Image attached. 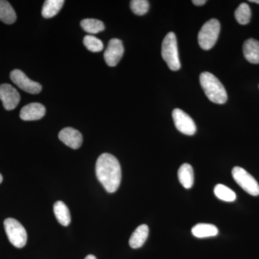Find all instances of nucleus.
Wrapping results in <instances>:
<instances>
[{
    "instance_id": "obj_1",
    "label": "nucleus",
    "mask_w": 259,
    "mask_h": 259,
    "mask_svg": "<svg viewBox=\"0 0 259 259\" xmlns=\"http://www.w3.org/2000/svg\"><path fill=\"white\" fill-rule=\"evenodd\" d=\"M97 179L108 193H114L120 185L122 172L118 160L110 153L100 155L96 163Z\"/></svg>"
},
{
    "instance_id": "obj_2",
    "label": "nucleus",
    "mask_w": 259,
    "mask_h": 259,
    "mask_svg": "<svg viewBox=\"0 0 259 259\" xmlns=\"http://www.w3.org/2000/svg\"><path fill=\"white\" fill-rule=\"evenodd\" d=\"M202 88L207 98L216 104L226 103L228 100L226 89L219 79L211 73L202 72L199 76Z\"/></svg>"
},
{
    "instance_id": "obj_3",
    "label": "nucleus",
    "mask_w": 259,
    "mask_h": 259,
    "mask_svg": "<svg viewBox=\"0 0 259 259\" xmlns=\"http://www.w3.org/2000/svg\"><path fill=\"white\" fill-rule=\"evenodd\" d=\"M161 56L171 71H177L180 69L178 46L175 32H168L163 39L161 47Z\"/></svg>"
},
{
    "instance_id": "obj_4",
    "label": "nucleus",
    "mask_w": 259,
    "mask_h": 259,
    "mask_svg": "<svg viewBox=\"0 0 259 259\" xmlns=\"http://www.w3.org/2000/svg\"><path fill=\"white\" fill-rule=\"evenodd\" d=\"M221 31V23L217 19H211L204 24L198 34L199 47L204 50L212 49L216 42Z\"/></svg>"
},
{
    "instance_id": "obj_5",
    "label": "nucleus",
    "mask_w": 259,
    "mask_h": 259,
    "mask_svg": "<svg viewBox=\"0 0 259 259\" xmlns=\"http://www.w3.org/2000/svg\"><path fill=\"white\" fill-rule=\"evenodd\" d=\"M4 226L10 243L16 248H23L26 244L28 235L21 223L13 218H7Z\"/></svg>"
},
{
    "instance_id": "obj_6",
    "label": "nucleus",
    "mask_w": 259,
    "mask_h": 259,
    "mask_svg": "<svg viewBox=\"0 0 259 259\" xmlns=\"http://www.w3.org/2000/svg\"><path fill=\"white\" fill-rule=\"evenodd\" d=\"M232 175L237 184L247 193L253 196L259 195V185L254 177L241 167L236 166L232 170Z\"/></svg>"
},
{
    "instance_id": "obj_7",
    "label": "nucleus",
    "mask_w": 259,
    "mask_h": 259,
    "mask_svg": "<svg viewBox=\"0 0 259 259\" xmlns=\"http://www.w3.org/2000/svg\"><path fill=\"white\" fill-rule=\"evenodd\" d=\"M10 79L18 87L26 93L36 95L42 90V86L38 82L29 79L21 70L15 69L10 73Z\"/></svg>"
},
{
    "instance_id": "obj_8",
    "label": "nucleus",
    "mask_w": 259,
    "mask_h": 259,
    "mask_svg": "<svg viewBox=\"0 0 259 259\" xmlns=\"http://www.w3.org/2000/svg\"><path fill=\"white\" fill-rule=\"evenodd\" d=\"M172 117L177 130L182 134L187 136H193L195 134L197 127L194 120L183 110L178 108L175 109L172 112Z\"/></svg>"
},
{
    "instance_id": "obj_9",
    "label": "nucleus",
    "mask_w": 259,
    "mask_h": 259,
    "mask_svg": "<svg viewBox=\"0 0 259 259\" xmlns=\"http://www.w3.org/2000/svg\"><path fill=\"white\" fill-rule=\"evenodd\" d=\"M124 54V47L120 39L112 38L104 54L105 62L109 66H115L120 62Z\"/></svg>"
},
{
    "instance_id": "obj_10",
    "label": "nucleus",
    "mask_w": 259,
    "mask_h": 259,
    "mask_svg": "<svg viewBox=\"0 0 259 259\" xmlns=\"http://www.w3.org/2000/svg\"><path fill=\"white\" fill-rule=\"evenodd\" d=\"M0 100L3 102L5 110H13L18 106L20 95L12 85L3 83L0 85Z\"/></svg>"
},
{
    "instance_id": "obj_11",
    "label": "nucleus",
    "mask_w": 259,
    "mask_h": 259,
    "mask_svg": "<svg viewBox=\"0 0 259 259\" xmlns=\"http://www.w3.org/2000/svg\"><path fill=\"white\" fill-rule=\"evenodd\" d=\"M59 138L64 144L73 149H78L81 147L83 142L82 135L77 130L72 127L61 130Z\"/></svg>"
},
{
    "instance_id": "obj_12",
    "label": "nucleus",
    "mask_w": 259,
    "mask_h": 259,
    "mask_svg": "<svg viewBox=\"0 0 259 259\" xmlns=\"http://www.w3.org/2000/svg\"><path fill=\"white\" fill-rule=\"evenodd\" d=\"M45 115L46 107L38 102H32L21 109L20 117L23 120L32 121L40 120Z\"/></svg>"
},
{
    "instance_id": "obj_13",
    "label": "nucleus",
    "mask_w": 259,
    "mask_h": 259,
    "mask_svg": "<svg viewBox=\"0 0 259 259\" xmlns=\"http://www.w3.org/2000/svg\"><path fill=\"white\" fill-rule=\"evenodd\" d=\"M243 54L246 60L251 64H259V41L250 38L245 40L243 47Z\"/></svg>"
},
{
    "instance_id": "obj_14",
    "label": "nucleus",
    "mask_w": 259,
    "mask_h": 259,
    "mask_svg": "<svg viewBox=\"0 0 259 259\" xmlns=\"http://www.w3.org/2000/svg\"><path fill=\"white\" fill-rule=\"evenodd\" d=\"M149 228L147 225H141L136 228L129 240L130 246L134 249L141 248L147 240Z\"/></svg>"
},
{
    "instance_id": "obj_15",
    "label": "nucleus",
    "mask_w": 259,
    "mask_h": 259,
    "mask_svg": "<svg viewBox=\"0 0 259 259\" xmlns=\"http://www.w3.org/2000/svg\"><path fill=\"white\" fill-rule=\"evenodd\" d=\"M178 178L180 183L185 188H192L194 180L192 166L189 163H183L179 168Z\"/></svg>"
},
{
    "instance_id": "obj_16",
    "label": "nucleus",
    "mask_w": 259,
    "mask_h": 259,
    "mask_svg": "<svg viewBox=\"0 0 259 259\" xmlns=\"http://www.w3.org/2000/svg\"><path fill=\"white\" fill-rule=\"evenodd\" d=\"M192 233L193 236L197 238H208V237L217 236L218 229L214 225L199 223L192 228Z\"/></svg>"
},
{
    "instance_id": "obj_17",
    "label": "nucleus",
    "mask_w": 259,
    "mask_h": 259,
    "mask_svg": "<svg viewBox=\"0 0 259 259\" xmlns=\"http://www.w3.org/2000/svg\"><path fill=\"white\" fill-rule=\"evenodd\" d=\"M54 212L61 225L68 226L71 223V214L67 206L62 201H58L54 205Z\"/></svg>"
},
{
    "instance_id": "obj_18",
    "label": "nucleus",
    "mask_w": 259,
    "mask_h": 259,
    "mask_svg": "<svg viewBox=\"0 0 259 259\" xmlns=\"http://www.w3.org/2000/svg\"><path fill=\"white\" fill-rule=\"evenodd\" d=\"M17 15L11 5L5 0H0V20L5 24L14 23Z\"/></svg>"
},
{
    "instance_id": "obj_19",
    "label": "nucleus",
    "mask_w": 259,
    "mask_h": 259,
    "mask_svg": "<svg viewBox=\"0 0 259 259\" xmlns=\"http://www.w3.org/2000/svg\"><path fill=\"white\" fill-rule=\"evenodd\" d=\"M64 4V0H47L42 6V17L47 19L53 18L59 13Z\"/></svg>"
},
{
    "instance_id": "obj_20",
    "label": "nucleus",
    "mask_w": 259,
    "mask_h": 259,
    "mask_svg": "<svg viewBox=\"0 0 259 259\" xmlns=\"http://www.w3.org/2000/svg\"><path fill=\"white\" fill-rule=\"evenodd\" d=\"M81 26L88 33L97 34L105 30V25L96 19H84L81 20Z\"/></svg>"
},
{
    "instance_id": "obj_21",
    "label": "nucleus",
    "mask_w": 259,
    "mask_h": 259,
    "mask_svg": "<svg viewBox=\"0 0 259 259\" xmlns=\"http://www.w3.org/2000/svg\"><path fill=\"white\" fill-rule=\"evenodd\" d=\"M214 193L216 197L225 202H233L236 199V194L229 187L223 185H218L214 187Z\"/></svg>"
},
{
    "instance_id": "obj_22",
    "label": "nucleus",
    "mask_w": 259,
    "mask_h": 259,
    "mask_svg": "<svg viewBox=\"0 0 259 259\" xmlns=\"http://www.w3.org/2000/svg\"><path fill=\"white\" fill-rule=\"evenodd\" d=\"M235 17L238 23L241 25L249 23L251 18V11L249 5L247 3H241L235 12Z\"/></svg>"
},
{
    "instance_id": "obj_23",
    "label": "nucleus",
    "mask_w": 259,
    "mask_h": 259,
    "mask_svg": "<svg viewBox=\"0 0 259 259\" xmlns=\"http://www.w3.org/2000/svg\"><path fill=\"white\" fill-rule=\"evenodd\" d=\"M83 44L92 52H100L104 48L102 40L92 35H86L83 37Z\"/></svg>"
},
{
    "instance_id": "obj_24",
    "label": "nucleus",
    "mask_w": 259,
    "mask_h": 259,
    "mask_svg": "<svg viewBox=\"0 0 259 259\" xmlns=\"http://www.w3.org/2000/svg\"><path fill=\"white\" fill-rule=\"evenodd\" d=\"M131 10L137 15H144L149 10V3L147 0H133L131 2Z\"/></svg>"
},
{
    "instance_id": "obj_25",
    "label": "nucleus",
    "mask_w": 259,
    "mask_h": 259,
    "mask_svg": "<svg viewBox=\"0 0 259 259\" xmlns=\"http://www.w3.org/2000/svg\"><path fill=\"white\" fill-rule=\"evenodd\" d=\"M207 3L206 0H193L192 1V3L196 6H202V5H204L205 3Z\"/></svg>"
},
{
    "instance_id": "obj_26",
    "label": "nucleus",
    "mask_w": 259,
    "mask_h": 259,
    "mask_svg": "<svg viewBox=\"0 0 259 259\" xmlns=\"http://www.w3.org/2000/svg\"><path fill=\"white\" fill-rule=\"evenodd\" d=\"M84 259H97V258L94 255H88V256L85 257Z\"/></svg>"
},
{
    "instance_id": "obj_27",
    "label": "nucleus",
    "mask_w": 259,
    "mask_h": 259,
    "mask_svg": "<svg viewBox=\"0 0 259 259\" xmlns=\"http://www.w3.org/2000/svg\"><path fill=\"white\" fill-rule=\"evenodd\" d=\"M250 3H256V4H259V0H250Z\"/></svg>"
},
{
    "instance_id": "obj_28",
    "label": "nucleus",
    "mask_w": 259,
    "mask_h": 259,
    "mask_svg": "<svg viewBox=\"0 0 259 259\" xmlns=\"http://www.w3.org/2000/svg\"><path fill=\"white\" fill-rule=\"evenodd\" d=\"M3 182V176H2L1 174H0V184Z\"/></svg>"
}]
</instances>
